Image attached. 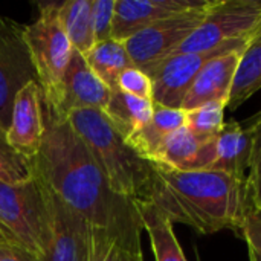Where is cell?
<instances>
[{"label":"cell","instance_id":"20","mask_svg":"<svg viewBox=\"0 0 261 261\" xmlns=\"http://www.w3.org/2000/svg\"><path fill=\"white\" fill-rule=\"evenodd\" d=\"M136 205L141 214L142 226L150 237L154 260L187 261L170 219L147 200H136Z\"/></svg>","mask_w":261,"mask_h":261},{"label":"cell","instance_id":"10","mask_svg":"<svg viewBox=\"0 0 261 261\" xmlns=\"http://www.w3.org/2000/svg\"><path fill=\"white\" fill-rule=\"evenodd\" d=\"M37 81L23 26L0 15V127L8 130L17 92L28 83Z\"/></svg>","mask_w":261,"mask_h":261},{"label":"cell","instance_id":"5","mask_svg":"<svg viewBox=\"0 0 261 261\" xmlns=\"http://www.w3.org/2000/svg\"><path fill=\"white\" fill-rule=\"evenodd\" d=\"M38 8V18L23 26V40L37 73L41 95L47 98L60 86L73 47L61 26L58 2L40 3Z\"/></svg>","mask_w":261,"mask_h":261},{"label":"cell","instance_id":"6","mask_svg":"<svg viewBox=\"0 0 261 261\" xmlns=\"http://www.w3.org/2000/svg\"><path fill=\"white\" fill-rule=\"evenodd\" d=\"M260 29L261 0H216L176 54L206 52L231 40L254 37Z\"/></svg>","mask_w":261,"mask_h":261},{"label":"cell","instance_id":"19","mask_svg":"<svg viewBox=\"0 0 261 261\" xmlns=\"http://www.w3.org/2000/svg\"><path fill=\"white\" fill-rule=\"evenodd\" d=\"M153 101L136 98L121 90H113L102 112L113 125V128L127 142L145 124H148L153 116Z\"/></svg>","mask_w":261,"mask_h":261},{"label":"cell","instance_id":"1","mask_svg":"<svg viewBox=\"0 0 261 261\" xmlns=\"http://www.w3.org/2000/svg\"><path fill=\"white\" fill-rule=\"evenodd\" d=\"M44 133L31 158L34 176L92 226H110L135 200L115 194L92 151L61 118L43 106Z\"/></svg>","mask_w":261,"mask_h":261},{"label":"cell","instance_id":"27","mask_svg":"<svg viewBox=\"0 0 261 261\" xmlns=\"http://www.w3.org/2000/svg\"><path fill=\"white\" fill-rule=\"evenodd\" d=\"M116 0H92V28L95 43L112 38Z\"/></svg>","mask_w":261,"mask_h":261},{"label":"cell","instance_id":"7","mask_svg":"<svg viewBox=\"0 0 261 261\" xmlns=\"http://www.w3.org/2000/svg\"><path fill=\"white\" fill-rule=\"evenodd\" d=\"M214 2L211 0L205 8L158 21L125 40L124 44L133 66L150 75L162 61L174 55L184 41L203 23Z\"/></svg>","mask_w":261,"mask_h":261},{"label":"cell","instance_id":"11","mask_svg":"<svg viewBox=\"0 0 261 261\" xmlns=\"http://www.w3.org/2000/svg\"><path fill=\"white\" fill-rule=\"evenodd\" d=\"M46 199L50 216V234L40 261H87L89 222L47 188Z\"/></svg>","mask_w":261,"mask_h":261},{"label":"cell","instance_id":"21","mask_svg":"<svg viewBox=\"0 0 261 261\" xmlns=\"http://www.w3.org/2000/svg\"><path fill=\"white\" fill-rule=\"evenodd\" d=\"M92 72L113 92L118 89L119 75L133 66L124 41L110 38L95 43L93 47L84 55Z\"/></svg>","mask_w":261,"mask_h":261},{"label":"cell","instance_id":"15","mask_svg":"<svg viewBox=\"0 0 261 261\" xmlns=\"http://www.w3.org/2000/svg\"><path fill=\"white\" fill-rule=\"evenodd\" d=\"M245 50L246 47L229 50L210 60L196 76L184 99L182 110L190 112L208 102H225L228 106L234 78Z\"/></svg>","mask_w":261,"mask_h":261},{"label":"cell","instance_id":"29","mask_svg":"<svg viewBox=\"0 0 261 261\" xmlns=\"http://www.w3.org/2000/svg\"><path fill=\"white\" fill-rule=\"evenodd\" d=\"M240 236L248 243L249 261H261V211L254 205L246 214Z\"/></svg>","mask_w":261,"mask_h":261},{"label":"cell","instance_id":"4","mask_svg":"<svg viewBox=\"0 0 261 261\" xmlns=\"http://www.w3.org/2000/svg\"><path fill=\"white\" fill-rule=\"evenodd\" d=\"M0 234L5 242L43 257L49 234L50 216L46 188L34 176L15 185L0 182Z\"/></svg>","mask_w":261,"mask_h":261},{"label":"cell","instance_id":"24","mask_svg":"<svg viewBox=\"0 0 261 261\" xmlns=\"http://www.w3.org/2000/svg\"><path fill=\"white\" fill-rule=\"evenodd\" d=\"M34 177L31 159L18 153L8 141L6 130L0 127V182L23 184Z\"/></svg>","mask_w":261,"mask_h":261},{"label":"cell","instance_id":"30","mask_svg":"<svg viewBox=\"0 0 261 261\" xmlns=\"http://www.w3.org/2000/svg\"><path fill=\"white\" fill-rule=\"evenodd\" d=\"M0 261H40L37 255L17 245L0 242Z\"/></svg>","mask_w":261,"mask_h":261},{"label":"cell","instance_id":"2","mask_svg":"<svg viewBox=\"0 0 261 261\" xmlns=\"http://www.w3.org/2000/svg\"><path fill=\"white\" fill-rule=\"evenodd\" d=\"M151 168L145 200L173 225H187L199 234H216L223 229L242 232L246 214L254 205L248 177L214 170L177 171L154 162Z\"/></svg>","mask_w":261,"mask_h":261},{"label":"cell","instance_id":"8","mask_svg":"<svg viewBox=\"0 0 261 261\" xmlns=\"http://www.w3.org/2000/svg\"><path fill=\"white\" fill-rule=\"evenodd\" d=\"M254 37L231 40L206 52L174 54L167 58L148 75L153 83V104L170 109H182L184 99L187 98L202 67L217 55L248 47Z\"/></svg>","mask_w":261,"mask_h":261},{"label":"cell","instance_id":"13","mask_svg":"<svg viewBox=\"0 0 261 261\" xmlns=\"http://www.w3.org/2000/svg\"><path fill=\"white\" fill-rule=\"evenodd\" d=\"M210 3L211 0H116L112 38L125 41L158 21Z\"/></svg>","mask_w":261,"mask_h":261},{"label":"cell","instance_id":"3","mask_svg":"<svg viewBox=\"0 0 261 261\" xmlns=\"http://www.w3.org/2000/svg\"><path fill=\"white\" fill-rule=\"evenodd\" d=\"M67 121L92 151L110 190L132 200H145L153 176L151 162L125 142L104 112L80 110L70 113Z\"/></svg>","mask_w":261,"mask_h":261},{"label":"cell","instance_id":"26","mask_svg":"<svg viewBox=\"0 0 261 261\" xmlns=\"http://www.w3.org/2000/svg\"><path fill=\"white\" fill-rule=\"evenodd\" d=\"M225 102H208L190 112H185V125L203 138H217L225 125Z\"/></svg>","mask_w":261,"mask_h":261},{"label":"cell","instance_id":"31","mask_svg":"<svg viewBox=\"0 0 261 261\" xmlns=\"http://www.w3.org/2000/svg\"><path fill=\"white\" fill-rule=\"evenodd\" d=\"M2 240H3V237H2V234H0V242H2Z\"/></svg>","mask_w":261,"mask_h":261},{"label":"cell","instance_id":"16","mask_svg":"<svg viewBox=\"0 0 261 261\" xmlns=\"http://www.w3.org/2000/svg\"><path fill=\"white\" fill-rule=\"evenodd\" d=\"M217 156V138H203L187 125L174 132L153 158L154 164L177 171L211 170Z\"/></svg>","mask_w":261,"mask_h":261},{"label":"cell","instance_id":"14","mask_svg":"<svg viewBox=\"0 0 261 261\" xmlns=\"http://www.w3.org/2000/svg\"><path fill=\"white\" fill-rule=\"evenodd\" d=\"M44 133L43 95L37 81L24 84L15 95L11 122L6 130L9 144L28 159L40 148Z\"/></svg>","mask_w":261,"mask_h":261},{"label":"cell","instance_id":"22","mask_svg":"<svg viewBox=\"0 0 261 261\" xmlns=\"http://www.w3.org/2000/svg\"><path fill=\"white\" fill-rule=\"evenodd\" d=\"M58 17L72 47L86 55L95 44L92 28V0L58 2Z\"/></svg>","mask_w":261,"mask_h":261},{"label":"cell","instance_id":"12","mask_svg":"<svg viewBox=\"0 0 261 261\" xmlns=\"http://www.w3.org/2000/svg\"><path fill=\"white\" fill-rule=\"evenodd\" d=\"M142 231L144 226L135 200V205L110 226L90 225L87 261H144Z\"/></svg>","mask_w":261,"mask_h":261},{"label":"cell","instance_id":"25","mask_svg":"<svg viewBox=\"0 0 261 261\" xmlns=\"http://www.w3.org/2000/svg\"><path fill=\"white\" fill-rule=\"evenodd\" d=\"M251 145L248 187L254 206L261 211V110L242 124Z\"/></svg>","mask_w":261,"mask_h":261},{"label":"cell","instance_id":"17","mask_svg":"<svg viewBox=\"0 0 261 261\" xmlns=\"http://www.w3.org/2000/svg\"><path fill=\"white\" fill-rule=\"evenodd\" d=\"M185 125V112L182 109H170L154 104L153 116L127 144L133 147L142 158L153 161L164 142L180 127Z\"/></svg>","mask_w":261,"mask_h":261},{"label":"cell","instance_id":"18","mask_svg":"<svg viewBox=\"0 0 261 261\" xmlns=\"http://www.w3.org/2000/svg\"><path fill=\"white\" fill-rule=\"evenodd\" d=\"M249 158L251 145L242 124L236 119L225 121L223 128L217 135V156L211 170L237 177H248Z\"/></svg>","mask_w":261,"mask_h":261},{"label":"cell","instance_id":"23","mask_svg":"<svg viewBox=\"0 0 261 261\" xmlns=\"http://www.w3.org/2000/svg\"><path fill=\"white\" fill-rule=\"evenodd\" d=\"M261 89V29L243 52L239 64L228 109L236 110Z\"/></svg>","mask_w":261,"mask_h":261},{"label":"cell","instance_id":"28","mask_svg":"<svg viewBox=\"0 0 261 261\" xmlns=\"http://www.w3.org/2000/svg\"><path fill=\"white\" fill-rule=\"evenodd\" d=\"M124 93L133 95L136 98L153 101V83L151 78L136 66L125 69L118 78V89Z\"/></svg>","mask_w":261,"mask_h":261},{"label":"cell","instance_id":"9","mask_svg":"<svg viewBox=\"0 0 261 261\" xmlns=\"http://www.w3.org/2000/svg\"><path fill=\"white\" fill-rule=\"evenodd\" d=\"M112 90L92 72L84 55L73 49L60 86L50 96L43 98V106L67 118L80 110H104Z\"/></svg>","mask_w":261,"mask_h":261}]
</instances>
